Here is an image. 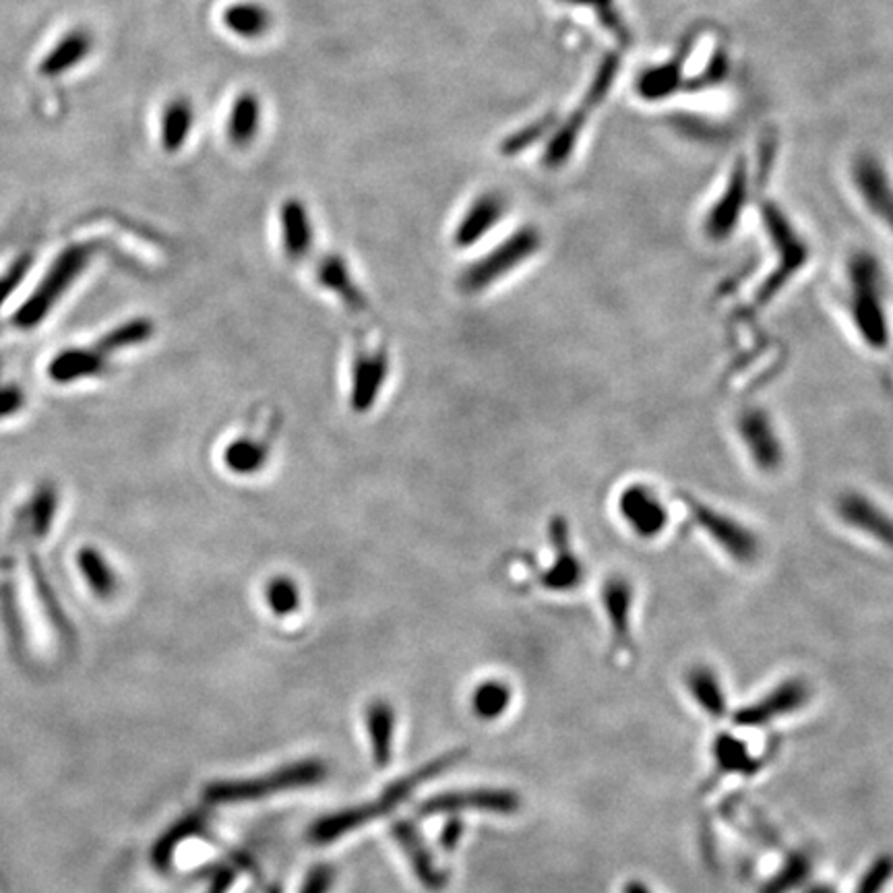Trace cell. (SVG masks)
Returning a JSON list of instances; mask_svg holds the SVG:
<instances>
[{
	"label": "cell",
	"mask_w": 893,
	"mask_h": 893,
	"mask_svg": "<svg viewBox=\"0 0 893 893\" xmlns=\"http://www.w3.org/2000/svg\"><path fill=\"white\" fill-rule=\"evenodd\" d=\"M468 755L465 749H458L451 753L443 755L439 759L431 761L429 766L420 768L417 773H410L408 778H403L400 782L389 786L386 792L377 799V801L369 802L365 807H356V809H348L341 813H333V815L324 817L319 819L312 828H310V840L317 844H329L333 840H338L346 833L355 832L358 828H362L365 823H370L379 817L387 815L391 809H396L398 804L406 801L418 786L424 784L432 780L434 776H439L441 771L449 770L451 766H455L458 761H462L463 757Z\"/></svg>",
	"instance_id": "cell-1"
},
{
	"label": "cell",
	"mask_w": 893,
	"mask_h": 893,
	"mask_svg": "<svg viewBox=\"0 0 893 893\" xmlns=\"http://www.w3.org/2000/svg\"><path fill=\"white\" fill-rule=\"evenodd\" d=\"M877 259L859 253L850 261V310L859 336L873 350L890 341V325L883 307V284Z\"/></svg>",
	"instance_id": "cell-2"
},
{
	"label": "cell",
	"mask_w": 893,
	"mask_h": 893,
	"mask_svg": "<svg viewBox=\"0 0 893 893\" xmlns=\"http://www.w3.org/2000/svg\"><path fill=\"white\" fill-rule=\"evenodd\" d=\"M327 778V766L319 759H307L300 763L286 766L269 776L255 780H234V782H214L205 788V799L216 804L224 802L261 801L284 790L319 784Z\"/></svg>",
	"instance_id": "cell-3"
},
{
	"label": "cell",
	"mask_w": 893,
	"mask_h": 893,
	"mask_svg": "<svg viewBox=\"0 0 893 893\" xmlns=\"http://www.w3.org/2000/svg\"><path fill=\"white\" fill-rule=\"evenodd\" d=\"M92 245H75L62 250L59 259L52 263L50 271L35 292L17 310L16 324L23 329H30L47 319L50 308L61 300L62 294L71 288V284L83 274L88 263L92 261Z\"/></svg>",
	"instance_id": "cell-4"
},
{
	"label": "cell",
	"mask_w": 893,
	"mask_h": 893,
	"mask_svg": "<svg viewBox=\"0 0 893 893\" xmlns=\"http://www.w3.org/2000/svg\"><path fill=\"white\" fill-rule=\"evenodd\" d=\"M763 222L770 232L771 243L776 247L780 261L755 294V302L759 307L770 305L771 300L776 298V294L782 292L786 284L794 278L809 261V248L802 243L801 236L792 228V224L788 222V217L780 207L766 203Z\"/></svg>",
	"instance_id": "cell-5"
},
{
	"label": "cell",
	"mask_w": 893,
	"mask_h": 893,
	"mask_svg": "<svg viewBox=\"0 0 893 893\" xmlns=\"http://www.w3.org/2000/svg\"><path fill=\"white\" fill-rule=\"evenodd\" d=\"M540 245H542L540 232L532 226H525L513 236H509L499 247L493 248L489 255L472 263L460 276V288L465 294L489 290L499 279L505 278L522 263L534 257L538 253Z\"/></svg>",
	"instance_id": "cell-6"
},
{
	"label": "cell",
	"mask_w": 893,
	"mask_h": 893,
	"mask_svg": "<svg viewBox=\"0 0 893 893\" xmlns=\"http://www.w3.org/2000/svg\"><path fill=\"white\" fill-rule=\"evenodd\" d=\"M618 69H620V59L616 54H608L601 62L596 75H594L589 88H587L586 97H584L582 106L571 112L569 119L563 123V126L553 135L551 143L546 145V152L542 157L546 168H561L569 160V155L575 150V143H577L584 126H586L587 114L592 110L598 109L602 100L613 90Z\"/></svg>",
	"instance_id": "cell-7"
},
{
	"label": "cell",
	"mask_w": 893,
	"mask_h": 893,
	"mask_svg": "<svg viewBox=\"0 0 893 893\" xmlns=\"http://www.w3.org/2000/svg\"><path fill=\"white\" fill-rule=\"evenodd\" d=\"M689 509L695 522L714 540L726 555L732 556L739 563H753L759 556V540L747 525L740 524L735 517L726 515L718 509L708 507L699 501L689 499Z\"/></svg>",
	"instance_id": "cell-8"
},
{
	"label": "cell",
	"mask_w": 893,
	"mask_h": 893,
	"mask_svg": "<svg viewBox=\"0 0 893 893\" xmlns=\"http://www.w3.org/2000/svg\"><path fill=\"white\" fill-rule=\"evenodd\" d=\"M520 797L511 790H465V792H447L439 794L431 801L424 802L418 811L420 817L445 815V813H462V811H484L496 815H513L520 809Z\"/></svg>",
	"instance_id": "cell-9"
},
{
	"label": "cell",
	"mask_w": 893,
	"mask_h": 893,
	"mask_svg": "<svg viewBox=\"0 0 893 893\" xmlns=\"http://www.w3.org/2000/svg\"><path fill=\"white\" fill-rule=\"evenodd\" d=\"M740 441L747 447L755 468L773 474L784 463V447L778 432L771 424L770 417L763 410H747L737 422Z\"/></svg>",
	"instance_id": "cell-10"
},
{
	"label": "cell",
	"mask_w": 893,
	"mask_h": 893,
	"mask_svg": "<svg viewBox=\"0 0 893 893\" xmlns=\"http://www.w3.org/2000/svg\"><path fill=\"white\" fill-rule=\"evenodd\" d=\"M389 372V358L386 348H367L360 346L352 360V386H350V403L356 412H367L383 391Z\"/></svg>",
	"instance_id": "cell-11"
},
{
	"label": "cell",
	"mask_w": 893,
	"mask_h": 893,
	"mask_svg": "<svg viewBox=\"0 0 893 893\" xmlns=\"http://www.w3.org/2000/svg\"><path fill=\"white\" fill-rule=\"evenodd\" d=\"M618 511L639 538H656L668 524V511L663 501L644 484H633L620 493Z\"/></svg>",
	"instance_id": "cell-12"
},
{
	"label": "cell",
	"mask_w": 893,
	"mask_h": 893,
	"mask_svg": "<svg viewBox=\"0 0 893 893\" xmlns=\"http://www.w3.org/2000/svg\"><path fill=\"white\" fill-rule=\"evenodd\" d=\"M807 701H809L807 682L792 678V680L782 682L780 687H776L763 699L755 701L747 708H740L732 720L737 726L770 725L771 720L801 709Z\"/></svg>",
	"instance_id": "cell-13"
},
{
	"label": "cell",
	"mask_w": 893,
	"mask_h": 893,
	"mask_svg": "<svg viewBox=\"0 0 893 893\" xmlns=\"http://www.w3.org/2000/svg\"><path fill=\"white\" fill-rule=\"evenodd\" d=\"M835 511L844 524L875 542H881L883 546L893 548V517L869 496L861 493L842 494L838 499Z\"/></svg>",
	"instance_id": "cell-14"
},
{
	"label": "cell",
	"mask_w": 893,
	"mask_h": 893,
	"mask_svg": "<svg viewBox=\"0 0 893 893\" xmlns=\"http://www.w3.org/2000/svg\"><path fill=\"white\" fill-rule=\"evenodd\" d=\"M747 188H749L747 164H745V160H739L730 174V181H728L722 197L709 209L708 217H706L708 238L722 243L735 232L740 214L745 209V203H747Z\"/></svg>",
	"instance_id": "cell-15"
},
{
	"label": "cell",
	"mask_w": 893,
	"mask_h": 893,
	"mask_svg": "<svg viewBox=\"0 0 893 893\" xmlns=\"http://www.w3.org/2000/svg\"><path fill=\"white\" fill-rule=\"evenodd\" d=\"M548 534L555 546V558L553 565L540 575V584L551 592H569L582 586L584 567L582 561L571 551L569 527L565 520H553Z\"/></svg>",
	"instance_id": "cell-16"
},
{
	"label": "cell",
	"mask_w": 893,
	"mask_h": 893,
	"mask_svg": "<svg viewBox=\"0 0 893 893\" xmlns=\"http://www.w3.org/2000/svg\"><path fill=\"white\" fill-rule=\"evenodd\" d=\"M505 209H507V203L503 199V195L482 193L470 205V209L465 212L462 222L458 224L455 234H453V243L460 248L476 245L480 238H484L491 232V228H494L503 219Z\"/></svg>",
	"instance_id": "cell-17"
},
{
	"label": "cell",
	"mask_w": 893,
	"mask_h": 893,
	"mask_svg": "<svg viewBox=\"0 0 893 893\" xmlns=\"http://www.w3.org/2000/svg\"><path fill=\"white\" fill-rule=\"evenodd\" d=\"M854 183L866 205L893 230V188L875 157L864 155L854 164Z\"/></svg>",
	"instance_id": "cell-18"
},
{
	"label": "cell",
	"mask_w": 893,
	"mask_h": 893,
	"mask_svg": "<svg viewBox=\"0 0 893 893\" xmlns=\"http://www.w3.org/2000/svg\"><path fill=\"white\" fill-rule=\"evenodd\" d=\"M93 50V35L83 28L69 30L54 47L48 50L44 59L40 61V75L44 78H61L78 69L81 62L88 61Z\"/></svg>",
	"instance_id": "cell-19"
},
{
	"label": "cell",
	"mask_w": 893,
	"mask_h": 893,
	"mask_svg": "<svg viewBox=\"0 0 893 893\" xmlns=\"http://www.w3.org/2000/svg\"><path fill=\"white\" fill-rule=\"evenodd\" d=\"M279 224L286 257L294 263L305 261L315 247V232L305 203L298 199L286 201L279 209Z\"/></svg>",
	"instance_id": "cell-20"
},
{
	"label": "cell",
	"mask_w": 893,
	"mask_h": 893,
	"mask_svg": "<svg viewBox=\"0 0 893 893\" xmlns=\"http://www.w3.org/2000/svg\"><path fill=\"white\" fill-rule=\"evenodd\" d=\"M602 604L610 620L616 646H632L633 587L625 577H608L602 587Z\"/></svg>",
	"instance_id": "cell-21"
},
{
	"label": "cell",
	"mask_w": 893,
	"mask_h": 893,
	"mask_svg": "<svg viewBox=\"0 0 893 893\" xmlns=\"http://www.w3.org/2000/svg\"><path fill=\"white\" fill-rule=\"evenodd\" d=\"M391 835L398 840V844H400L401 850H403V854L408 856V861H410L414 873H417L418 881H420L424 887H429V890H441V887H445V873L434 866L429 850L424 848L417 830H414L408 821L393 823V825H391Z\"/></svg>",
	"instance_id": "cell-22"
},
{
	"label": "cell",
	"mask_w": 893,
	"mask_h": 893,
	"mask_svg": "<svg viewBox=\"0 0 893 893\" xmlns=\"http://www.w3.org/2000/svg\"><path fill=\"white\" fill-rule=\"evenodd\" d=\"M315 276H317L319 286H324L327 292L336 294L346 307L352 308V310L367 308V298L358 290L348 263L343 261L339 255L321 257L315 265Z\"/></svg>",
	"instance_id": "cell-23"
},
{
	"label": "cell",
	"mask_w": 893,
	"mask_h": 893,
	"mask_svg": "<svg viewBox=\"0 0 893 893\" xmlns=\"http://www.w3.org/2000/svg\"><path fill=\"white\" fill-rule=\"evenodd\" d=\"M261 126V102L259 95L253 92H243L236 95L232 104L230 116L226 124V135L234 147H248L259 135Z\"/></svg>",
	"instance_id": "cell-24"
},
{
	"label": "cell",
	"mask_w": 893,
	"mask_h": 893,
	"mask_svg": "<svg viewBox=\"0 0 893 893\" xmlns=\"http://www.w3.org/2000/svg\"><path fill=\"white\" fill-rule=\"evenodd\" d=\"M104 367H106V356L102 355L95 346L85 348V350L73 348V350H64L50 362L48 374L57 383H73L78 379L100 374Z\"/></svg>",
	"instance_id": "cell-25"
},
{
	"label": "cell",
	"mask_w": 893,
	"mask_h": 893,
	"mask_svg": "<svg viewBox=\"0 0 893 893\" xmlns=\"http://www.w3.org/2000/svg\"><path fill=\"white\" fill-rule=\"evenodd\" d=\"M195 123V110L188 97H174L162 110L160 119V143L164 152L178 154L185 147Z\"/></svg>",
	"instance_id": "cell-26"
},
{
	"label": "cell",
	"mask_w": 893,
	"mask_h": 893,
	"mask_svg": "<svg viewBox=\"0 0 893 893\" xmlns=\"http://www.w3.org/2000/svg\"><path fill=\"white\" fill-rule=\"evenodd\" d=\"M691 50V38L682 42V48L677 57L666 64L654 66L646 71L637 81V92L646 100H660L670 93L677 92L680 88V73H682V62L687 61Z\"/></svg>",
	"instance_id": "cell-27"
},
{
	"label": "cell",
	"mask_w": 893,
	"mask_h": 893,
	"mask_svg": "<svg viewBox=\"0 0 893 893\" xmlns=\"http://www.w3.org/2000/svg\"><path fill=\"white\" fill-rule=\"evenodd\" d=\"M224 25L243 40H259L274 25L269 9L259 2H236L224 11Z\"/></svg>",
	"instance_id": "cell-28"
},
{
	"label": "cell",
	"mask_w": 893,
	"mask_h": 893,
	"mask_svg": "<svg viewBox=\"0 0 893 893\" xmlns=\"http://www.w3.org/2000/svg\"><path fill=\"white\" fill-rule=\"evenodd\" d=\"M367 725H369L374 766L386 768L391 759V740H393V725H396V716H393L391 706L386 701L372 704L367 714Z\"/></svg>",
	"instance_id": "cell-29"
},
{
	"label": "cell",
	"mask_w": 893,
	"mask_h": 893,
	"mask_svg": "<svg viewBox=\"0 0 893 893\" xmlns=\"http://www.w3.org/2000/svg\"><path fill=\"white\" fill-rule=\"evenodd\" d=\"M269 441H257L253 437H240L224 449V463L234 474H255L269 458Z\"/></svg>",
	"instance_id": "cell-30"
},
{
	"label": "cell",
	"mask_w": 893,
	"mask_h": 893,
	"mask_svg": "<svg viewBox=\"0 0 893 893\" xmlns=\"http://www.w3.org/2000/svg\"><path fill=\"white\" fill-rule=\"evenodd\" d=\"M689 691L694 695L695 701L704 708V711L711 718H722L726 714V699L722 694V685L716 677V673L708 666H697L687 675Z\"/></svg>",
	"instance_id": "cell-31"
},
{
	"label": "cell",
	"mask_w": 893,
	"mask_h": 893,
	"mask_svg": "<svg viewBox=\"0 0 893 893\" xmlns=\"http://www.w3.org/2000/svg\"><path fill=\"white\" fill-rule=\"evenodd\" d=\"M78 567L97 598H110L116 592V575L109 561L93 546H83L78 553Z\"/></svg>",
	"instance_id": "cell-32"
},
{
	"label": "cell",
	"mask_w": 893,
	"mask_h": 893,
	"mask_svg": "<svg viewBox=\"0 0 893 893\" xmlns=\"http://www.w3.org/2000/svg\"><path fill=\"white\" fill-rule=\"evenodd\" d=\"M714 755L718 763V773H753L759 768V763L749 755L747 745L730 735L718 737Z\"/></svg>",
	"instance_id": "cell-33"
},
{
	"label": "cell",
	"mask_w": 893,
	"mask_h": 893,
	"mask_svg": "<svg viewBox=\"0 0 893 893\" xmlns=\"http://www.w3.org/2000/svg\"><path fill=\"white\" fill-rule=\"evenodd\" d=\"M152 336H154V325H152V321H147V319H133V321H126V324L121 325V327L109 331L104 338L97 341L95 348H97L102 355L109 356L112 355V352L124 350V348L143 343V341H147Z\"/></svg>",
	"instance_id": "cell-34"
},
{
	"label": "cell",
	"mask_w": 893,
	"mask_h": 893,
	"mask_svg": "<svg viewBox=\"0 0 893 893\" xmlns=\"http://www.w3.org/2000/svg\"><path fill=\"white\" fill-rule=\"evenodd\" d=\"M509 704H511V689L499 680H489L480 685L472 697L474 714L482 720L499 718L509 708Z\"/></svg>",
	"instance_id": "cell-35"
},
{
	"label": "cell",
	"mask_w": 893,
	"mask_h": 893,
	"mask_svg": "<svg viewBox=\"0 0 893 893\" xmlns=\"http://www.w3.org/2000/svg\"><path fill=\"white\" fill-rule=\"evenodd\" d=\"M57 507H59L57 491H54L50 484L40 486V489L35 491V494H33L30 505L31 532H33V536H38V538L48 536L50 527L54 524V517H57Z\"/></svg>",
	"instance_id": "cell-36"
},
{
	"label": "cell",
	"mask_w": 893,
	"mask_h": 893,
	"mask_svg": "<svg viewBox=\"0 0 893 893\" xmlns=\"http://www.w3.org/2000/svg\"><path fill=\"white\" fill-rule=\"evenodd\" d=\"M567 4H582L592 11H596V16L601 19L602 28L610 31V35H615L616 42L627 47L632 44V31L627 28V23L623 21L620 11L616 9L615 0H563Z\"/></svg>",
	"instance_id": "cell-37"
},
{
	"label": "cell",
	"mask_w": 893,
	"mask_h": 893,
	"mask_svg": "<svg viewBox=\"0 0 893 893\" xmlns=\"http://www.w3.org/2000/svg\"><path fill=\"white\" fill-rule=\"evenodd\" d=\"M811 873V861L804 854H792L784 866L763 885L761 893H788L804 883Z\"/></svg>",
	"instance_id": "cell-38"
},
{
	"label": "cell",
	"mask_w": 893,
	"mask_h": 893,
	"mask_svg": "<svg viewBox=\"0 0 893 893\" xmlns=\"http://www.w3.org/2000/svg\"><path fill=\"white\" fill-rule=\"evenodd\" d=\"M267 604L274 615L288 616L300 606V589L290 577H274L267 586Z\"/></svg>",
	"instance_id": "cell-39"
},
{
	"label": "cell",
	"mask_w": 893,
	"mask_h": 893,
	"mask_svg": "<svg viewBox=\"0 0 893 893\" xmlns=\"http://www.w3.org/2000/svg\"><path fill=\"white\" fill-rule=\"evenodd\" d=\"M555 126V116H542L536 123L527 124L524 129H520L517 133L509 135L507 140L501 143V154L503 155H517L525 152L530 145H534L536 141L542 140L551 129Z\"/></svg>",
	"instance_id": "cell-40"
},
{
	"label": "cell",
	"mask_w": 893,
	"mask_h": 893,
	"mask_svg": "<svg viewBox=\"0 0 893 893\" xmlns=\"http://www.w3.org/2000/svg\"><path fill=\"white\" fill-rule=\"evenodd\" d=\"M203 825H205V817L199 815V813L186 817L183 823H178V825L160 842V846L155 850V861L160 864L168 863V859L172 856L174 848L178 846V842L185 840L188 835H193V833H199L201 830H203Z\"/></svg>",
	"instance_id": "cell-41"
},
{
	"label": "cell",
	"mask_w": 893,
	"mask_h": 893,
	"mask_svg": "<svg viewBox=\"0 0 893 893\" xmlns=\"http://www.w3.org/2000/svg\"><path fill=\"white\" fill-rule=\"evenodd\" d=\"M893 877V859L892 856H879L873 861V864L864 871L863 877L859 881L854 893H881L885 890V885L890 883Z\"/></svg>",
	"instance_id": "cell-42"
},
{
	"label": "cell",
	"mask_w": 893,
	"mask_h": 893,
	"mask_svg": "<svg viewBox=\"0 0 893 893\" xmlns=\"http://www.w3.org/2000/svg\"><path fill=\"white\" fill-rule=\"evenodd\" d=\"M30 267L31 257L25 255V257L17 259V261L11 265V269L0 278V307H2V305L7 302V298L19 288V284L28 276Z\"/></svg>",
	"instance_id": "cell-43"
},
{
	"label": "cell",
	"mask_w": 893,
	"mask_h": 893,
	"mask_svg": "<svg viewBox=\"0 0 893 893\" xmlns=\"http://www.w3.org/2000/svg\"><path fill=\"white\" fill-rule=\"evenodd\" d=\"M726 73H728V61H726L725 52H718L711 61H709L708 69L699 75V78L694 79L689 85H687V90H704V88H708V85H716L718 81H722L726 78Z\"/></svg>",
	"instance_id": "cell-44"
},
{
	"label": "cell",
	"mask_w": 893,
	"mask_h": 893,
	"mask_svg": "<svg viewBox=\"0 0 893 893\" xmlns=\"http://www.w3.org/2000/svg\"><path fill=\"white\" fill-rule=\"evenodd\" d=\"M331 883H333V869L317 866L315 871H310L300 893H327Z\"/></svg>",
	"instance_id": "cell-45"
},
{
	"label": "cell",
	"mask_w": 893,
	"mask_h": 893,
	"mask_svg": "<svg viewBox=\"0 0 893 893\" xmlns=\"http://www.w3.org/2000/svg\"><path fill=\"white\" fill-rule=\"evenodd\" d=\"M23 403H25V398H23L21 389H17V387L0 389V420L17 414L23 408Z\"/></svg>",
	"instance_id": "cell-46"
},
{
	"label": "cell",
	"mask_w": 893,
	"mask_h": 893,
	"mask_svg": "<svg viewBox=\"0 0 893 893\" xmlns=\"http://www.w3.org/2000/svg\"><path fill=\"white\" fill-rule=\"evenodd\" d=\"M462 835H463L462 821H460L458 817L449 819V821H447L445 828H443V832H441V846H443V850H453V848L460 844Z\"/></svg>",
	"instance_id": "cell-47"
},
{
	"label": "cell",
	"mask_w": 893,
	"mask_h": 893,
	"mask_svg": "<svg viewBox=\"0 0 893 893\" xmlns=\"http://www.w3.org/2000/svg\"><path fill=\"white\" fill-rule=\"evenodd\" d=\"M623 893H651L649 892V887L644 885V883H639V881H632V883H627L625 887H623Z\"/></svg>",
	"instance_id": "cell-48"
},
{
	"label": "cell",
	"mask_w": 893,
	"mask_h": 893,
	"mask_svg": "<svg viewBox=\"0 0 893 893\" xmlns=\"http://www.w3.org/2000/svg\"><path fill=\"white\" fill-rule=\"evenodd\" d=\"M809 893H835V892H833V890H830V887H825V885H817V887H813V890H811V892Z\"/></svg>",
	"instance_id": "cell-49"
},
{
	"label": "cell",
	"mask_w": 893,
	"mask_h": 893,
	"mask_svg": "<svg viewBox=\"0 0 893 893\" xmlns=\"http://www.w3.org/2000/svg\"><path fill=\"white\" fill-rule=\"evenodd\" d=\"M269 893H279V890L278 887H271V890H269Z\"/></svg>",
	"instance_id": "cell-50"
}]
</instances>
